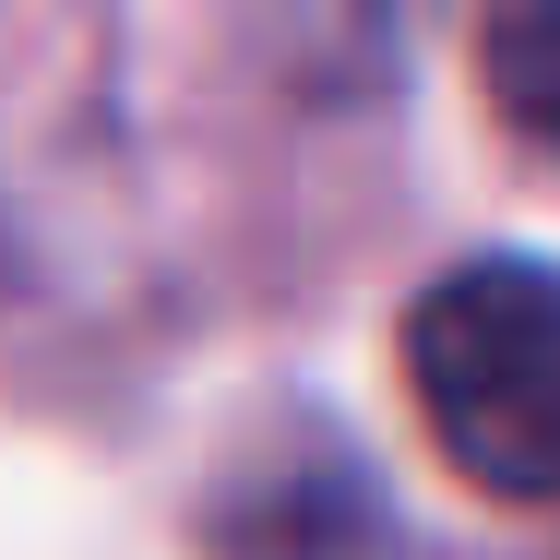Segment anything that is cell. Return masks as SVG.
<instances>
[{
    "mask_svg": "<svg viewBox=\"0 0 560 560\" xmlns=\"http://www.w3.org/2000/svg\"><path fill=\"white\" fill-rule=\"evenodd\" d=\"M215 560H418V525L335 418H287L226 465Z\"/></svg>",
    "mask_w": 560,
    "mask_h": 560,
    "instance_id": "7a4b0ae2",
    "label": "cell"
},
{
    "mask_svg": "<svg viewBox=\"0 0 560 560\" xmlns=\"http://www.w3.org/2000/svg\"><path fill=\"white\" fill-rule=\"evenodd\" d=\"M418 430L489 501H560V250H465L406 311Z\"/></svg>",
    "mask_w": 560,
    "mask_h": 560,
    "instance_id": "6da1fadb",
    "label": "cell"
},
{
    "mask_svg": "<svg viewBox=\"0 0 560 560\" xmlns=\"http://www.w3.org/2000/svg\"><path fill=\"white\" fill-rule=\"evenodd\" d=\"M477 72H489V108L513 119L525 143L560 155V0H525L477 36Z\"/></svg>",
    "mask_w": 560,
    "mask_h": 560,
    "instance_id": "3957f363",
    "label": "cell"
}]
</instances>
